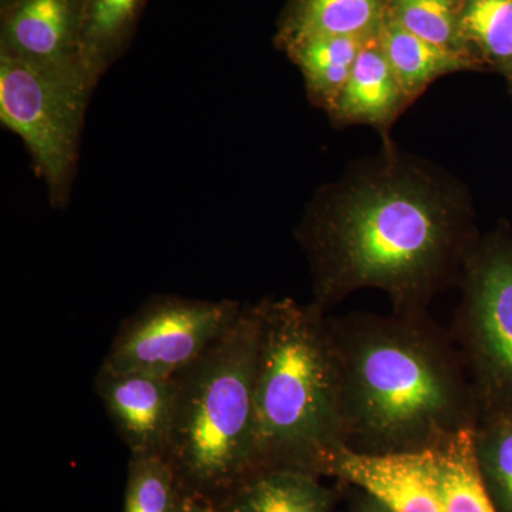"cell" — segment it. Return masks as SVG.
<instances>
[{
    "label": "cell",
    "instance_id": "6da1fadb",
    "mask_svg": "<svg viewBox=\"0 0 512 512\" xmlns=\"http://www.w3.org/2000/svg\"><path fill=\"white\" fill-rule=\"evenodd\" d=\"M322 309L363 289L386 293L393 312L426 313L460 285L480 241L463 185L386 144L316 194L298 228Z\"/></svg>",
    "mask_w": 512,
    "mask_h": 512
},
{
    "label": "cell",
    "instance_id": "7a4b0ae2",
    "mask_svg": "<svg viewBox=\"0 0 512 512\" xmlns=\"http://www.w3.org/2000/svg\"><path fill=\"white\" fill-rule=\"evenodd\" d=\"M328 323L343 446L406 453L476 427L477 400L463 356L429 312L352 313Z\"/></svg>",
    "mask_w": 512,
    "mask_h": 512
},
{
    "label": "cell",
    "instance_id": "3957f363",
    "mask_svg": "<svg viewBox=\"0 0 512 512\" xmlns=\"http://www.w3.org/2000/svg\"><path fill=\"white\" fill-rule=\"evenodd\" d=\"M255 372L256 474L320 476L343 446L339 372L328 316L316 303L262 299Z\"/></svg>",
    "mask_w": 512,
    "mask_h": 512
},
{
    "label": "cell",
    "instance_id": "277c9868",
    "mask_svg": "<svg viewBox=\"0 0 512 512\" xmlns=\"http://www.w3.org/2000/svg\"><path fill=\"white\" fill-rule=\"evenodd\" d=\"M261 302L175 376L177 412L167 457L188 497L225 500L256 474L255 372Z\"/></svg>",
    "mask_w": 512,
    "mask_h": 512
},
{
    "label": "cell",
    "instance_id": "5b68a950",
    "mask_svg": "<svg viewBox=\"0 0 512 512\" xmlns=\"http://www.w3.org/2000/svg\"><path fill=\"white\" fill-rule=\"evenodd\" d=\"M93 90L86 80L0 55V120L25 141L56 208L69 204Z\"/></svg>",
    "mask_w": 512,
    "mask_h": 512
},
{
    "label": "cell",
    "instance_id": "8992f818",
    "mask_svg": "<svg viewBox=\"0 0 512 512\" xmlns=\"http://www.w3.org/2000/svg\"><path fill=\"white\" fill-rule=\"evenodd\" d=\"M460 286L453 338L473 386L478 419L512 414V239L480 238Z\"/></svg>",
    "mask_w": 512,
    "mask_h": 512
},
{
    "label": "cell",
    "instance_id": "52a82bcc",
    "mask_svg": "<svg viewBox=\"0 0 512 512\" xmlns=\"http://www.w3.org/2000/svg\"><path fill=\"white\" fill-rule=\"evenodd\" d=\"M238 301L157 296L124 320L101 367L175 377L224 335L242 311Z\"/></svg>",
    "mask_w": 512,
    "mask_h": 512
},
{
    "label": "cell",
    "instance_id": "ba28073f",
    "mask_svg": "<svg viewBox=\"0 0 512 512\" xmlns=\"http://www.w3.org/2000/svg\"><path fill=\"white\" fill-rule=\"evenodd\" d=\"M82 30L83 0H18L0 15V55L92 84Z\"/></svg>",
    "mask_w": 512,
    "mask_h": 512
},
{
    "label": "cell",
    "instance_id": "9c48e42d",
    "mask_svg": "<svg viewBox=\"0 0 512 512\" xmlns=\"http://www.w3.org/2000/svg\"><path fill=\"white\" fill-rule=\"evenodd\" d=\"M320 476L356 485L392 512H444L431 448L365 454L340 446L325 457Z\"/></svg>",
    "mask_w": 512,
    "mask_h": 512
},
{
    "label": "cell",
    "instance_id": "30bf717a",
    "mask_svg": "<svg viewBox=\"0 0 512 512\" xmlns=\"http://www.w3.org/2000/svg\"><path fill=\"white\" fill-rule=\"evenodd\" d=\"M97 396L130 454L167 456L177 412V380L100 367Z\"/></svg>",
    "mask_w": 512,
    "mask_h": 512
},
{
    "label": "cell",
    "instance_id": "8fae6325",
    "mask_svg": "<svg viewBox=\"0 0 512 512\" xmlns=\"http://www.w3.org/2000/svg\"><path fill=\"white\" fill-rule=\"evenodd\" d=\"M409 104L376 37L357 56L329 116L338 126L367 124L386 131Z\"/></svg>",
    "mask_w": 512,
    "mask_h": 512
},
{
    "label": "cell",
    "instance_id": "7c38bea8",
    "mask_svg": "<svg viewBox=\"0 0 512 512\" xmlns=\"http://www.w3.org/2000/svg\"><path fill=\"white\" fill-rule=\"evenodd\" d=\"M390 0H288L276 29L282 52L312 36L379 37L389 16Z\"/></svg>",
    "mask_w": 512,
    "mask_h": 512
},
{
    "label": "cell",
    "instance_id": "4fadbf2b",
    "mask_svg": "<svg viewBox=\"0 0 512 512\" xmlns=\"http://www.w3.org/2000/svg\"><path fill=\"white\" fill-rule=\"evenodd\" d=\"M379 42L410 104L446 74L480 70L466 57L447 52L407 32L390 15L384 22Z\"/></svg>",
    "mask_w": 512,
    "mask_h": 512
},
{
    "label": "cell",
    "instance_id": "5bb4252c",
    "mask_svg": "<svg viewBox=\"0 0 512 512\" xmlns=\"http://www.w3.org/2000/svg\"><path fill=\"white\" fill-rule=\"evenodd\" d=\"M372 40L312 36L293 43L284 52L301 70L311 103L329 114L348 82L357 56Z\"/></svg>",
    "mask_w": 512,
    "mask_h": 512
},
{
    "label": "cell",
    "instance_id": "9a60e30c",
    "mask_svg": "<svg viewBox=\"0 0 512 512\" xmlns=\"http://www.w3.org/2000/svg\"><path fill=\"white\" fill-rule=\"evenodd\" d=\"M146 2L83 0V64L94 87L130 46Z\"/></svg>",
    "mask_w": 512,
    "mask_h": 512
},
{
    "label": "cell",
    "instance_id": "2e32d148",
    "mask_svg": "<svg viewBox=\"0 0 512 512\" xmlns=\"http://www.w3.org/2000/svg\"><path fill=\"white\" fill-rule=\"evenodd\" d=\"M444 512H498L478 464L474 429L431 448Z\"/></svg>",
    "mask_w": 512,
    "mask_h": 512
},
{
    "label": "cell",
    "instance_id": "e0dca14e",
    "mask_svg": "<svg viewBox=\"0 0 512 512\" xmlns=\"http://www.w3.org/2000/svg\"><path fill=\"white\" fill-rule=\"evenodd\" d=\"M319 476L296 470L262 471L232 495L238 512H330L333 494Z\"/></svg>",
    "mask_w": 512,
    "mask_h": 512
},
{
    "label": "cell",
    "instance_id": "ac0fdd59",
    "mask_svg": "<svg viewBox=\"0 0 512 512\" xmlns=\"http://www.w3.org/2000/svg\"><path fill=\"white\" fill-rule=\"evenodd\" d=\"M461 32L483 70L512 79V0H461Z\"/></svg>",
    "mask_w": 512,
    "mask_h": 512
},
{
    "label": "cell",
    "instance_id": "d6986e66",
    "mask_svg": "<svg viewBox=\"0 0 512 512\" xmlns=\"http://www.w3.org/2000/svg\"><path fill=\"white\" fill-rule=\"evenodd\" d=\"M461 0H390L389 15L424 42L476 63L468 50L460 22Z\"/></svg>",
    "mask_w": 512,
    "mask_h": 512
},
{
    "label": "cell",
    "instance_id": "ffe728a7",
    "mask_svg": "<svg viewBox=\"0 0 512 512\" xmlns=\"http://www.w3.org/2000/svg\"><path fill=\"white\" fill-rule=\"evenodd\" d=\"M183 487L163 454H130L124 512H180Z\"/></svg>",
    "mask_w": 512,
    "mask_h": 512
},
{
    "label": "cell",
    "instance_id": "44dd1931",
    "mask_svg": "<svg viewBox=\"0 0 512 512\" xmlns=\"http://www.w3.org/2000/svg\"><path fill=\"white\" fill-rule=\"evenodd\" d=\"M474 446L498 512H512V414L480 417L474 427Z\"/></svg>",
    "mask_w": 512,
    "mask_h": 512
},
{
    "label": "cell",
    "instance_id": "7402d4cb",
    "mask_svg": "<svg viewBox=\"0 0 512 512\" xmlns=\"http://www.w3.org/2000/svg\"><path fill=\"white\" fill-rule=\"evenodd\" d=\"M180 512H238L232 497L225 500H208V498L185 497Z\"/></svg>",
    "mask_w": 512,
    "mask_h": 512
},
{
    "label": "cell",
    "instance_id": "603a6c76",
    "mask_svg": "<svg viewBox=\"0 0 512 512\" xmlns=\"http://www.w3.org/2000/svg\"><path fill=\"white\" fill-rule=\"evenodd\" d=\"M357 512H392L389 508L384 507L383 504H380L379 501H376L375 498L370 497V495L366 494V497L363 500H360L359 508H357Z\"/></svg>",
    "mask_w": 512,
    "mask_h": 512
},
{
    "label": "cell",
    "instance_id": "cb8c5ba5",
    "mask_svg": "<svg viewBox=\"0 0 512 512\" xmlns=\"http://www.w3.org/2000/svg\"><path fill=\"white\" fill-rule=\"evenodd\" d=\"M16 2H18V0H0V15L8 12Z\"/></svg>",
    "mask_w": 512,
    "mask_h": 512
},
{
    "label": "cell",
    "instance_id": "d4e9b609",
    "mask_svg": "<svg viewBox=\"0 0 512 512\" xmlns=\"http://www.w3.org/2000/svg\"><path fill=\"white\" fill-rule=\"evenodd\" d=\"M511 82H512V79H511Z\"/></svg>",
    "mask_w": 512,
    "mask_h": 512
}]
</instances>
